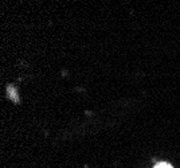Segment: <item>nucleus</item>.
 Returning a JSON list of instances; mask_svg holds the SVG:
<instances>
[{
	"mask_svg": "<svg viewBox=\"0 0 180 168\" xmlns=\"http://www.w3.org/2000/svg\"><path fill=\"white\" fill-rule=\"evenodd\" d=\"M155 168H172L169 164H167V163H160V164H157Z\"/></svg>",
	"mask_w": 180,
	"mask_h": 168,
	"instance_id": "f257e3e1",
	"label": "nucleus"
}]
</instances>
